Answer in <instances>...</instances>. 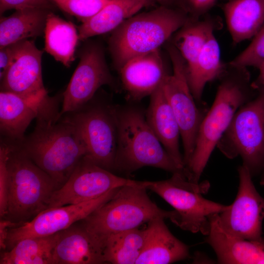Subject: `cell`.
<instances>
[{
  "label": "cell",
  "instance_id": "obj_1",
  "mask_svg": "<svg viewBox=\"0 0 264 264\" xmlns=\"http://www.w3.org/2000/svg\"><path fill=\"white\" fill-rule=\"evenodd\" d=\"M59 113H41L33 132L22 141L13 142L53 179L58 188L87 154L76 127L66 115L62 117Z\"/></svg>",
  "mask_w": 264,
  "mask_h": 264
},
{
  "label": "cell",
  "instance_id": "obj_2",
  "mask_svg": "<svg viewBox=\"0 0 264 264\" xmlns=\"http://www.w3.org/2000/svg\"><path fill=\"white\" fill-rule=\"evenodd\" d=\"M218 80L219 84L213 103L202 119L193 153L184 169L187 178L196 183L236 112L257 94L247 67L227 63Z\"/></svg>",
  "mask_w": 264,
  "mask_h": 264
},
{
  "label": "cell",
  "instance_id": "obj_3",
  "mask_svg": "<svg viewBox=\"0 0 264 264\" xmlns=\"http://www.w3.org/2000/svg\"><path fill=\"white\" fill-rule=\"evenodd\" d=\"M190 20L179 8L162 6L126 20L109 40L115 67L118 70L130 60L159 49Z\"/></svg>",
  "mask_w": 264,
  "mask_h": 264
},
{
  "label": "cell",
  "instance_id": "obj_4",
  "mask_svg": "<svg viewBox=\"0 0 264 264\" xmlns=\"http://www.w3.org/2000/svg\"><path fill=\"white\" fill-rule=\"evenodd\" d=\"M117 127L115 171L130 174L145 166L173 173L183 172L165 150L146 120L135 107L114 106Z\"/></svg>",
  "mask_w": 264,
  "mask_h": 264
},
{
  "label": "cell",
  "instance_id": "obj_5",
  "mask_svg": "<svg viewBox=\"0 0 264 264\" xmlns=\"http://www.w3.org/2000/svg\"><path fill=\"white\" fill-rule=\"evenodd\" d=\"M146 190L136 180L134 184L121 187L81 222L104 246L112 234L137 228L157 217L171 220L174 210L160 209L150 198Z\"/></svg>",
  "mask_w": 264,
  "mask_h": 264
},
{
  "label": "cell",
  "instance_id": "obj_6",
  "mask_svg": "<svg viewBox=\"0 0 264 264\" xmlns=\"http://www.w3.org/2000/svg\"><path fill=\"white\" fill-rule=\"evenodd\" d=\"M9 144L7 209L3 219L18 225L46 210L58 187L15 143Z\"/></svg>",
  "mask_w": 264,
  "mask_h": 264
},
{
  "label": "cell",
  "instance_id": "obj_7",
  "mask_svg": "<svg viewBox=\"0 0 264 264\" xmlns=\"http://www.w3.org/2000/svg\"><path fill=\"white\" fill-rule=\"evenodd\" d=\"M139 184L156 193L174 208L172 222L193 233L207 235L210 227V217L220 213L228 206L203 197L209 188L208 181L193 182L183 172L174 173L166 180L139 181Z\"/></svg>",
  "mask_w": 264,
  "mask_h": 264
},
{
  "label": "cell",
  "instance_id": "obj_8",
  "mask_svg": "<svg viewBox=\"0 0 264 264\" xmlns=\"http://www.w3.org/2000/svg\"><path fill=\"white\" fill-rule=\"evenodd\" d=\"M236 112L217 145L229 159L240 156L252 177L264 165V89Z\"/></svg>",
  "mask_w": 264,
  "mask_h": 264
},
{
  "label": "cell",
  "instance_id": "obj_9",
  "mask_svg": "<svg viewBox=\"0 0 264 264\" xmlns=\"http://www.w3.org/2000/svg\"><path fill=\"white\" fill-rule=\"evenodd\" d=\"M67 113L86 144V156L98 166L111 172L114 170L117 147L114 106L88 103Z\"/></svg>",
  "mask_w": 264,
  "mask_h": 264
},
{
  "label": "cell",
  "instance_id": "obj_10",
  "mask_svg": "<svg viewBox=\"0 0 264 264\" xmlns=\"http://www.w3.org/2000/svg\"><path fill=\"white\" fill-rule=\"evenodd\" d=\"M167 49L172 69L164 80L162 88L180 129L185 167L193 153L204 116L197 106L188 84L184 60L171 43Z\"/></svg>",
  "mask_w": 264,
  "mask_h": 264
},
{
  "label": "cell",
  "instance_id": "obj_11",
  "mask_svg": "<svg viewBox=\"0 0 264 264\" xmlns=\"http://www.w3.org/2000/svg\"><path fill=\"white\" fill-rule=\"evenodd\" d=\"M238 171L239 186L236 198L231 205L218 215V221L230 235L259 241L263 238L264 198L256 190L248 169L242 165Z\"/></svg>",
  "mask_w": 264,
  "mask_h": 264
},
{
  "label": "cell",
  "instance_id": "obj_12",
  "mask_svg": "<svg viewBox=\"0 0 264 264\" xmlns=\"http://www.w3.org/2000/svg\"><path fill=\"white\" fill-rule=\"evenodd\" d=\"M135 182L114 175L85 156L66 182L54 191L47 209L94 199Z\"/></svg>",
  "mask_w": 264,
  "mask_h": 264
},
{
  "label": "cell",
  "instance_id": "obj_13",
  "mask_svg": "<svg viewBox=\"0 0 264 264\" xmlns=\"http://www.w3.org/2000/svg\"><path fill=\"white\" fill-rule=\"evenodd\" d=\"M79 58L78 66L63 93L60 116L80 109L91 100L101 87L111 85L113 82L99 44H88L80 52Z\"/></svg>",
  "mask_w": 264,
  "mask_h": 264
},
{
  "label": "cell",
  "instance_id": "obj_14",
  "mask_svg": "<svg viewBox=\"0 0 264 264\" xmlns=\"http://www.w3.org/2000/svg\"><path fill=\"white\" fill-rule=\"evenodd\" d=\"M43 53L33 41L16 43L13 60L0 79V91L14 93L44 105L54 103L56 100L48 96L43 84Z\"/></svg>",
  "mask_w": 264,
  "mask_h": 264
},
{
  "label": "cell",
  "instance_id": "obj_15",
  "mask_svg": "<svg viewBox=\"0 0 264 264\" xmlns=\"http://www.w3.org/2000/svg\"><path fill=\"white\" fill-rule=\"evenodd\" d=\"M118 188L89 201L47 209L29 221L11 227L7 247L10 249L17 242L24 238L49 236L67 228L85 219L108 201Z\"/></svg>",
  "mask_w": 264,
  "mask_h": 264
},
{
  "label": "cell",
  "instance_id": "obj_16",
  "mask_svg": "<svg viewBox=\"0 0 264 264\" xmlns=\"http://www.w3.org/2000/svg\"><path fill=\"white\" fill-rule=\"evenodd\" d=\"M118 71L128 97L135 101L150 96L170 73L159 49L130 60Z\"/></svg>",
  "mask_w": 264,
  "mask_h": 264
},
{
  "label": "cell",
  "instance_id": "obj_17",
  "mask_svg": "<svg viewBox=\"0 0 264 264\" xmlns=\"http://www.w3.org/2000/svg\"><path fill=\"white\" fill-rule=\"evenodd\" d=\"M218 215L210 217L206 242L214 250L220 264H264V238L252 241L236 237L220 226Z\"/></svg>",
  "mask_w": 264,
  "mask_h": 264
},
{
  "label": "cell",
  "instance_id": "obj_18",
  "mask_svg": "<svg viewBox=\"0 0 264 264\" xmlns=\"http://www.w3.org/2000/svg\"><path fill=\"white\" fill-rule=\"evenodd\" d=\"M59 232L53 264L105 263L103 245L81 224Z\"/></svg>",
  "mask_w": 264,
  "mask_h": 264
},
{
  "label": "cell",
  "instance_id": "obj_19",
  "mask_svg": "<svg viewBox=\"0 0 264 264\" xmlns=\"http://www.w3.org/2000/svg\"><path fill=\"white\" fill-rule=\"evenodd\" d=\"M56 107V102L44 105L14 93L0 91V132L12 142H20L24 138V132L33 119Z\"/></svg>",
  "mask_w": 264,
  "mask_h": 264
},
{
  "label": "cell",
  "instance_id": "obj_20",
  "mask_svg": "<svg viewBox=\"0 0 264 264\" xmlns=\"http://www.w3.org/2000/svg\"><path fill=\"white\" fill-rule=\"evenodd\" d=\"M164 219L157 217L148 222L144 247L135 264H168L189 257L188 246L170 232Z\"/></svg>",
  "mask_w": 264,
  "mask_h": 264
},
{
  "label": "cell",
  "instance_id": "obj_21",
  "mask_svg": "<svg viewBox=\"0 0 264 264\" xmlns=\"http://www.w3.org/2000/svg\"><path fill=\"white\" fill-rule=\"evenodd\" d=\"M145 116L148 124L165 150L184 171L183 155L179 148L180 129L164 93L162 85L150 95Z\"/></svg>",
  "mask_w": 264,
  "mask_h": 264
},
{
  "label": "cell",
  "instance_id": "obj_22",
  "mask_svg": "<svg viewBox=\"0 0 264 264\" xmlns=\"http://www.w3.org/2000/svg\"><path fill=\"white\" fill-rule=\"evenodd\" d=\"M221 9L234 45L253 38L264 22V0H227Z\"/></svg>",
  "mask_w": 264,
  "mask_h": 264
},
{
  "label": "cell",
  "instance_id": "obj_23",
  "mask_svg": "<svg viewBox=\"0 0 264 264\" xmlns=\"http://www.w3.org/2000/svg\"><path fill=\"white\" fill-rule=\"evenodd\" d=\"M153 0H110L97 14L79 27V39L112 31L124 22L137 14Z\"/></svg>",
  "mask_w": 264,
  "mask_h": 264
},
{
  "label": "cell",
  "instance_id": "obj_24",
  "mask_svg": "<svg viewBox=\"0 0 264 264\" xmlns=\"http://www.w3.org/2000/svg\"><path fill=\"white\" fill-rule=\"evenodd\" d=\"M226 66L221 60L220 45L214 35L195 60L186 65L187 81L196 101L201 100L206 84L218 79Z\"/></svg>",
  "mask_w": 264,
  "mask_h": 264
},
{
  "label": "cell",
  "instance_id": "obj_25",
  "mask_svg": "<svg viewBox=\"0 0 264 264\" xmlns=\"http://www.w3.org/2000/svg\"><path fill=\"white\" fill-rule=\"evenodd\" d=\"M50 10L26 8L17 10L0 20V48L30 38L41 36L44 31Z\"/></svg>",
  "mask_w": 264,
  "mask_h": 264
},
{
  "label": "cell",
  "instance_id": "obj_26",
  "mask_svg": "<svg viewBox=\"0 0 264 264\" xmlns=\"http://www.w3.org/2000/svg\"><path fill=\"white\" fill-rule=\"evenodd\" d=\"M222 25L220 18L207 14L198 20H190L173 35L171 43L188 65L195 60L215 32L221 29Z\"/></svg>",
  "mask_w": 264,
  "mask_h": 264
},
{
  "label": "cell",
  "instance_id": "obj_27",
  "mask_svg": "<svg viewBox=\"0 0 264 264\" xmlns=\"http://www.w3.org/2000/svg\"><path fill=\"white\" fill-rule=\"evenodd\" d=\"M44 50L65 66L74 60L79 34L74 25L50 12L44 29Z\"/></svg>",
  "mask_w": 264,
  "mask_h": 264
},
{
  "label": "cell",
  "instance_id": "obj_28",
  "mask_svg": "<svg viewBox=\"0 0 264 264\" xmlns=\"http://www.w3.org/2000/svg\"><path fill=\"white\" fill-rule=\"evenodd\" d=\"M59 232L46 236L22 239L1 253L0 264H53Z\"/></svg>",
  "mask_w": 264,
  "mask_h": 264
},
{
  "label": "cell",
  "instance_id": "obj_29",
  "mask_svg": "<svg viewBox=\"0 0 264 264\" xmlns=\"http://www.w3.org/2000/svg\"><path fill=\"white\" fill-rule=\"evenodd\" d=\"M144 229L135 228L110 236L103 249L105 263L135 264L145 241Z\"/></svg>",
  "mask_w": 264,
  "mask_h": 264
},
{
  "label": "cell",
  "instance_id": "obj_30",
  "mask_svg": "<svg viewBox=\"0 0 264 264\" xmlns=\"http://www.w3.org/2000/svg\"><path fill=\"white\" fill-rule=\"evenodd\" d=\"M59 8L84 23L97 14L110 0H51Z\"/></svg>",
  "mask_w": 264,
  "mask_h": 264
},
{
  "label": "cell",
  "instance_id": "obj_31",
  "mask_svg": "<svg viewBox=\"0 0 264 264\" xmlns=\"http://www.w3.org/2000/svg\"><path fill=\"white\" fill-rule=\"evenodd\" d=\"M264 62V22L249 45L228 63L233 66L258 68Z\"/></svg>",
  "mask_w": 264,
  "mask_h": 264
},
{
  "label": "cell",
  "instance_id": "obj_32",
  "mask_svg": "<svg viewBox=\"0 0 264 264\" xmlns=\"http://www.w3.org/2000/svg\"><path fill=\"white\" fill-rule=\"evenodd\" d=\"M9 144L2 142L0 146V216L4 218L7 209L8 174L7 161L10 152Z\"/></svg>",
  "mask_w": 264,
  "mask_h": 264
},
{
  "label": "cell",
  "instance_id": "obj_33",
  "mask_svg": "<svg viewBox=\"0 0 264 264\" xmlns=\"http://www.w3.org/2000/svg\"><path fill=\"white\" fill-rule=\"evenodd\" d=\"M217 0H177L178 8L184 11L191 20L199 19L207 14Z\"/></svg>",
  "mask_w": 264,
  "mask_h": 264
},
{
  "label": "cell",
  "instance_id": "obj_34",
  "mask_svg": "<svg viewBox=\"0 0 264 264\" xmlns=\"http://www.w3.org/2000/svg\"><path fill=\"white\" fill-rule=\"evenodd\" d=\"M51 0H0V14L11 9L15 10L26 8H52Z\"/></svg>",
  "mask_w": 264,
  "mask_h": 264
},
{
  "label": "cell",
  "instance_id": "obj_35",
  "mask_svg": "<svg viewBox=\"0 0 264 264\" xmlns=\"http://www.w3.org/2000/svg\"><path fill=\"white\" fill-rule=\"evenodd\" d=\"M16 43L0 48V79L11 65L15 55Z\"/></svg>",
  "mask_w": 264,
  "mask_h": 264
},
{
  "label": "cell",
  "instance_id": "obj_36",
  "mask_svg": "<svg viewBox=\"0 0 264 264\" xmlns=\"http://www.w3.org/2000/svg\"><path fill=\"white\" fill-rule=\"evenodd\" d=\"M16 224L5 219H1L0 221V248L5 250L7 247V240L9 229Z\"/></svg>",
  "mask_w": 264,
  "mask_h": 264
},
{
  "label": "cell",
  "instance_id": "obj_37",
  "mask_svg": "<svg viewBox=\"0 0 264 264\" xmlns=\"http://www.w3.org/2000/svg\"><path fill=\"white\" fill-rule=\"evenodd\" d=\"M259 74L256 79L252 82V86L257 91L259 89H264V62L258 68Z\"/></svg>",
  "mask_w": 264,
  "mask_h": 264
},
{
  "label": "cell",
  "instance_id": "obj_38",
  "mask_svg": "<svg viewBox=\"0 0 264 264\" xmlns=\"http://www.w3.org/2000/svg\"><path fill=\"white\" fill-rule=\"evenodd\" d=\"M162 6H172V5L176 3L177 0H156Z\"/></svg>",
  "mask_w": 264,
  "mask_h": 264
},
{
  "label": "cell",
  "instance_id": "obj_39",
  "mask_svg": "<svg viewBox=\"0 0 264 264\" xmlns=\"http://www.w3.org/2000/svg\"><path fill=\"white\" fill-rule=\"evenodd\" d=\"M261 173L262 174L260 183L261 185H264V165Z\"/></svg>",
  "mask_w": 264,
  "mask_h": 264
}]
</instances>
